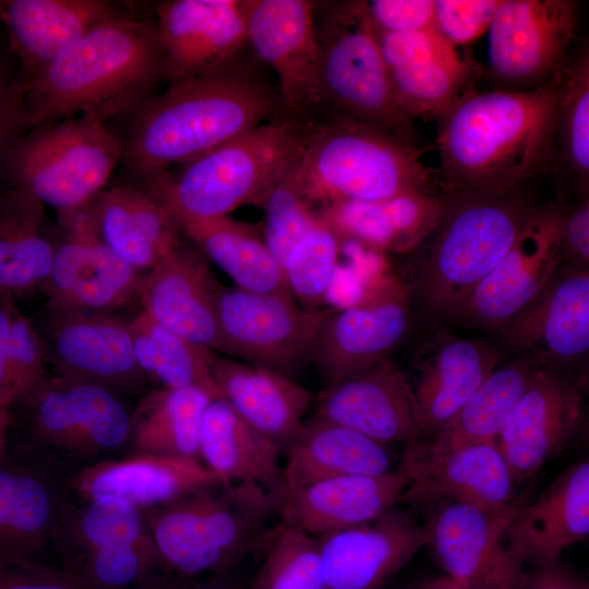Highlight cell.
I'll use <instances>...</instances> for the list:
<instances>
[{"label": "cell", "mask_w": 589, "mask_h": 589, "mask_svg": "<svg viewBox=\"0 0 589 589\" xmlns=\"http://www.w3.org/2000/svg\"><path fill=\"white\" fill-rule=\"evenodd\" d=\"M269 72L247 46L229 60L146 98L129 111L121 139L124 170L144 184L286 115Z\"/></svg>", "instance_id": "obj_1"}, {"label": "cell", "mask_w": 589, "mask_h": 589, "mask_svg": "<svg viewBox=\"0 0 589 589\" xmlns=\"http://www.w3.org/2000/svg\"><path fill=\"white\" fill-rule=\"evenodd\" d=\"M565 72L530 91L460 96L437 119L444 193H505L550 175Z\"/></svg>", "instance_id": "obj_2"}, {"label": "cell", "mask_w": 589, "mask_h": 589, "mask_svg": "<svg viewBox=\"0 0 589 589\" xmlns=\"http://www.w3.org/2000/svg\"><path fill=\"white\" fill-rule=\"evenodd\" d=\"M161 81L165 58L155 21L107 22L23 86L25 132L81 116L106 121L139 106Z\"/></svg>", "instance_id": "obj_3"}, {"label": "cell", "mask_w": 589, "mask_h": 589, "mask_svg": "<svg viewBox=\"0 0 589 589\" xmlns=\"http://www.w3.org/2000/svg\"><path fill=\"white\" fill-rule=\"evenodd\" d=\"M443 196L434 228L414 249L420 255L412 285L406 287L428 311L455 320L509 250L534 205L525 189Z\"/></svg>", "instance_id": "obj_4"}, {"label": "cell", "mask_w": 589, "mask_h": 589, "mask_svg": "<svg viewBox=\"0 0 589 589\" xmlns=\"http://www.w3.org/2000/svg\"><path fill=\"white\" fill-rule=\"evenodd\" d=\"M315 123L290 115L264 122L141 185L177 219H208L241 206H261L273 185L302 156Z\"/></svg>", "instance_id": "obj_5"}, {"label": "cell", "mask_w": 589, "mask_h": 589, "mask_svg": "<svg viewBox=\"0 0 589 589\" xmlns=\"http://www.w3.org/2000/svg\"><path fill=\"white\" fill-rule=\"evenodd\" d=\"M280 498L253 483H216L142 509L165 568L182 578L225 574L269 529Z\"/></svg>", "instance_id": "obj_6"}, {"label": "cell", "mask_w": 589, "mask_h": 589, "mask_svg": "<svg viewBox=\"0 0 589 589\" xmlns=\"http://www.w3.org/2000/svg\"><path fill=\"white\" fill-rule=\"evenodd\" d=\"M421 154L381 125L325 117L312 129L298 163V178L313 206H321L320 213L336 202L432 193L435 170L422 163Z\"/></svg>", "instance_id": "obj_7"}, {"label": "cell", "mask_w": 589, "mask_h": 589, "mask_svg": "<svg viewBox=\"0 0 589 589\" xmlns=\"http://www.w3.org/2000/svg\"><path fill=\"white\" fill-rule=\"evenodd\" d=\"M11 414L22 446L67 478L110 459L129 440L130 412L117 393L58 373L16 398Z\"/></svg>", "instance_id": "obj_8"}, {"label": "cell", "mask_w": 589, "mask_h": 589, "mask_svg": "<svg viewBox=\"0 0 589 589\" xmlns=\"http://www.w3.org/2000/svg\"><path fill=\"white\" fill-rule=\"evenodd\" d=\"M313 20L323 118L368 121L388 129L416 149L426 151L413 119L394 97L365 1H315Z\"/></svg>", "instance_id": "obj_9"}, {"label": "cell", "mask_w": 589, "mask_h": 589, "mask_svg": "<svg viewBox=\"0 0 589 589\" xmlns=\"http://www.w3.org/2000/svg\"><path fill=\"white\" fill-rule=\"evenodd\" d=\"M122 158V141L106 121L87 116L39 125L9 149L1 180L24 190L58 216L88 205Z\"/></svg>", "instance_id": "obj_10"}, {"label": "cell", "mask_w": 589, "mask_h": 589, "mask_svg": "<svg viewBox=\"0 0 589 589\" xmlns=\"http://www.w3.org/2000/svg\"><path fill=\"white\" fill-rule=\"evenodd\" d=\"M51 549L89 589H142L165 568L143 513L116 497L67 501Z\"/></svg>", "instance_id": "obj_11"}, {"label": "cell", "mask_w": 589, "mask_h": 589, "mask_svg": "<svg viewBox=\"0 0 589 589\" xmlns=\"http://www.w3.org/2000/svg\"><path fill=\"white\" fill-rule=\"evenodd\" d=\"M580 13L575 0H501L488 29L494 88L530 91L563 74L580 45Z\"/></svg>", "instance_id": "obj_12"}, {"label": "cell", "mask_w": 589, "mask_h": 589, "mask_svg": "<svg viewBox=\"0 0 589 589\" xmlns=\"http://www.w3.org/2000/svg\"><path fill=\"white\" fill-rule=\"evenodd\" d=\"M330 310L300 308L293 297L221 286L216 353L291 378L310 362Z\"/></svg>", "instance_id": "obj_13"}, {"label": "cell", "mask_w": 589, "mask_h": 589, "mask_svg": "<svg viewBox=\"0 0 589 589\" xmlns=\"http://www.w3.org/2000/svg\"><path fill=\"white\" fill-rule=\"evenodd\" d=\"M423 514L428 544L445 575L461 589H521L524 566L513 557L504 530L517 500L507 510L490 514L432 495ZM410 500V501H411Z\"/></svg>", "instance_id": "obj_14"}, {"label": "cell", "mask_w": 589, "mask_h": 589, "mask_svg": "<svg viewBox=\"0 0 589 589\" xmlns=\"http://www.w3.org/2000/svg\"><path fill=\"white\" fill-rule=\"evenodd\" d=\"M411 321L406 285L394 276H382L356 302L330 311L318 329L310 362L327 386L388 359L406 337Z\"/></svg>", "instance_id": "obj_15"}, {"label": "cell", "mask_w": 589, "mask_h": 589, "mask_svg": "<svg viewBox=\"0 0 589 589\" xmlns=\"http://www.w3.org/2000/svg\"><path fill=\"white\" fill-rule=\"evenodd\" d=\"M60 233L41 289L46 310L109 313L137 294L140 272L103 242L87 205L59 216Z\"/></svg>", "instance_id": "obj_16"}, {"label": "cell", "mask_w": 589, "mask_h": 589, "mask_svg": "<svg viewBox=\"0 0 589 589\" xmlns=\"http://www.w3.org/2000/svg\"><path fill=\"white\" fill-rule=\"evenodd\" d=\"M315 1L253 0L248 46L271 72L285 111L305 122L323 118Z\"/></svg>", "instance_id": "obj_17"}, {"label": "cell", "mask_w": 589, "mask_h": 589, "mask_svg": "<svg viewBox=\"0 0 589 589\" xmlns=\"http://www.w3.org/2000/svg\"><path fill=\"white\" fill-rule=\"evenodd\" d=\"M565 263L556 203L534 206L509 250L455 320L500 328L527 306Z\"/></svg>", "instance_id": "obj_18"}, {"label": "cell", "mask_w": 589, "mask_h": 589, "mask_svg": "<svg viewBox=\"0 0 589 589\" xmlns=\"http://www.w3.org/2000/svg\"><path fill=\"white\" fill-rule=\"evenodd\" d=\"M585 377L541 365L496 445L515 483L533 477L577 436L585 419Z\"/></svg>", "instance_id": "obj_19"}, {"label": "cell", "mask_w": 589, "mask_h": 589, "mask_svg": "<svg viewBox=\"0 0 589 589\" xmlns=\"http://www.w3.org/2000/svg\"><path fill=\"white\" fill-rule=\"evenodd\" d=\"M35 327L55 373L117 394L145 384L147 376L136 362L128 322L109 313L45 310Z\"/></svg>", "instance_id": "obj_20"}, {"label": "cell", "mask_w": 589, "mask_h": 589, "mask_svg": "<svg viewBox=\"0 0 589 589\" xmlns=\"http://www.w3.org/2000/svg\"><path fill=\"white\" fill-rule=\"evenodd\" d=\"M397 469L409 483L407 501L432 495L490 514L503 513L517 501L496 442L446 447L419 438L404 444Z\"/></svg>", "instance_id": "obj_21"}, {"label": "cell", "mask_w": 589, "mask_h": 589, "mask_svg": "<svg viewBox=\"0 0 589 589\" xmlns=\"http://www.w3.org/2000/svg\"><path fill=\"white\" fill-rule=\"evenodd\" d=\"M316 540L324 589H382L428 544L422 522L400 504Z\"/></svg>", "instance_id": "obj_22"}, {"label": "cell", "mask_w": 589, "mask_h": 589, "mask_svg": "<svg viewBox=\"0 0 589 589\" xmlns=\"http://www.w3.org/2000/svg\"><path fill=\"white\" fill-rule=\"evenodd\" d=\"M375 34L394 97L412 119H438L480 73L434 27Z\"/></svg>", "instance_id": "obj_23"}, {"label": "cell", "mask_w": 589, "mask_h": 589, "mask_svg": "<svg viewBox=\"0 0 589 589\" xmlns=\"http://www.w3.org/2000/svg\"><path fill=\"white\" fill-rule=\"evenodd\" d=\"M253 0H168L154 5L168 84L205 72L248 46Z\"/></svg>", "instance_id": "obj_24"}, {"label": "cell", "mask_w": 589, "mask_h": 589, "mask_svg": "<svg viewBox=\"0 0 589 589\" xmlns=\"http://www.w3.org/2000/svg\"><path fill=\"white\" fill-rule=\"evenodd\" d=\"M313 406V418L385 445L424 438L404 372L389 359L324 386Z\"/></svg>", "instance_id": "obj_25"}, {"label": "cell", "mask_w": 589, "mask_h": 589, "mask_svg": "<svg viewBox=\"0 0 589 589\" xmlns=\"http://www.w3.org/2000/svg\"><path fill=\"white\" fill-rule=\"evenodd\" d=\"M507 345L561 370L589 349V272L563 264L543 290L500 327Z\"/></svg>", "instance_id": "obj_26"}, {"label": "cell", "mask_w": 589, "mask_h": 589, "mask_svg": "<svg viewBox=\"0 0 589 589\" xmlns=\"http://www.w3.org/2000/svg\"><path fill=\"white\" fill-rule=\"evenodd\" d=\"M486 341L440 329L430 335L402 371L424 438H431L500 364Z\"/></svg>", "instance_id": "obj_27"}, {"label": "cell", "mask_w": 589, "mask_h": 589, "mask_svg": "<svg viewBox=\"0 0 589 589\" xmlns=\"http://www.w3.org/2000/svg\"><path fill=\"white\" fill-rule=\"evenodd\" d=\"M131 16H135L132 5L125 1H0V20L17 60L23 86L96 27Z\"/></svg>", "instance_id": "obj_28"}, {"label": "cell", "mask_w": 589, "mask_h": 589, "mask_svg": "<svg viewBox=\"0 0 589 589\" xmlns=\"http://www.w3.org/2000/svg\"><path fill=\"white\" fill-rule=\"evenodd\" d=\"M70 498L67 477L23 446L0 461V554L41 560Z\"/></svg>", "instance_id": "obj_29"}, {"label": "cell", "mask_w": 589, "mask_h": 589, "mask_svg": "<svg viewBox=\"0 0 589 589\" xmlns=\"http://www.w3.org/2000/svg\"><path fill=\"white\" fill-rule=\"evenodd\" d=\"M589 533V462L564 469L531 503L521 501L504 530L509 553L522 566L557 563Z\"/></svg>", "instance_id": "obj_30"}, {"label": "cell", "mask_w": 589, "mask_h": 589, "mask_svg": "<svg viewBox=\"0 0 589 589\" xmlns=\"http://www.w3.org/2000/svg\"><path fill=\"white\" fill-rule=\"evenodd\" d=\"M220 287L202 255L180 244L142 277L137 297L156 322L216 353Z\"/></svg>", "instance_id": "obj_31"}, {"label": "cell", "mask_w": 589, "mask_h": 589, "mask_svg": "<svg viewBox=\"0 0 589 589\" xmlns=\"http://www.w3.org/2000/svg\"><path fill=\"white\" fill-rule=\"evenodd\" d=\"M409 483L396 469L341 476L283 493L278 522L312 537L372 520L407 501Z\"/></svg>", "instance_id": "obj_32"}, {"label": "cell", "mask_w": 589, "mask_h": 589, "mask_svg": "<svg viewBox=\"0 0 589 589\" xmlns=\"http://www.w3.org/2000/svg\"><path fill=\"white\" fill-rule=\"evenodd\" d=\"M216 483L221 482L200 458L154 454L110 458L67 478L72 498L116 497L141 510Z\"/></svg>", "instance_id": "obj_33"}, {"label": "cell", "mask_w": 589, "mask_h": 589, "mask_svg": "<svg viewBox=\"0 0 589 589\" xmlns=\"http://www.w3.org/2000/svg\"><path fill=\"white\" fill-rule=\"evenodd\" d=\"M87 212L99 239L139 272L151 271L181 244L170 207L141 187L103 190Z\"/></svg>", "instance_id": "obj_34"}, {"label": "cell", "mask_w": 589, "mask_h": 589, "mask_svg": "<svg viewBox=\"0 0 589 589\" xmlns=\"http://www.w3.org/2000/svg\"><path fill=\"white\" fill-rule=\"evenodd\" d=\"M212 375L220 398L284 452L300 431L315 395L284 374L215 353Z\"/></svg>", "instance_id": "obj_35"}, {"label": "cell", "mask_w": 589, "mask_h": 589, "mask_svg": "<svg viewBox=\"0 0 589 589\" xmlns=\"http://www.w3.org/2000/svg\"><path fill=\"white\" fill-rule=\"evenodd\" d=\"M280 447L243 420L223 398L208 404L199 456L223 484L253 483L281 498Z\"/></svg>", "instance_id": "obj_36"}, {"label": "cell", "mask_w": 589, "mask_h": 589, "mask_svg": "<svg viewBox=\"0 0 589 589\" xmlns=\"http://www.w3.org/2000/svg\"><path fill=\"white\" fill-rule=\"evenodd\" d=\"M284 452V492L335 477L396 470L387 445L313 417Z\"/></svg>", "instance_id": "obj_37"}, {"label": "cell", "mask_w": 589, "mask_h": 589, "mask_svg": "<svg viewBox=\"0 0 589 589\" xmlns=\"http://www.w3.org/2000/svg\"><path fill=\"white\" fill-rule=\"evenodd\" d=\"M444 196L407 192L389 199L327 205L320 213L342 238L396 253L413 251L434 228Z\"/></svg>", "instance_id": "obj_38"}, {"label": "cell", "mask_w": 589, "mask_h": 589, "mask_svg": "<svg viewBox=\"0 0 589 589\" xmlns=\"http://www.w3.org/2000/svg\"><path fill=\"white\" fill-rule=\"evenodd\" d=\"M57 243L40 201L11 185L0 192V294L41 288Z\"/></svg>", "instance_id": "obj_39"}, {"label": "cell", "mask_w": 589, "mask_h": 589, "mask_svg": "<svg viewBox=\"0 0 589 589\" xmlns=\"http://www.w3.org/2000/svg\"><path fill=\"white\" fill-rule=\"evenodd\" d=\"M178 221L181 231L238 288L291 296L280 263L255 227L228 216Z\"/></svg>", "instance_id": "obj_40"}, {"label": "cell", "mask_w": 589, "mask_h": 589, "mask_svg": "<svg viewBox=\"0 0 589 589\" xmlns=\"http://www.w3.org/2000/svg\"><path fill=\"white\" fill-rule=\"evenodd\" d=\"M213 398L197 387L160 386L146 393L130 413L131 455L200 458L202 421Z\"/></svg>", "instance_id": "obj_41"}, {"label": "cell", "mask_w": 589, "mask_h": 589, "mask_svg": "<svg viewBox=\"0 0 589 589\" xmlns=\"http://www.w3.org/2000/svg\"><path fill=\"white\" fill-rule=\"evenodd\" d=\"M540 366L528 356L498 364L428 440L446 447L496 442Z\"/></svg>", "instance_id": "obj_42"}, {"label": "cell", "mask_w": 589, "mask_h": 589, "mask_svg": "<svg viewBox=\"0 0 589 589\" xmlns=\"http://www.w3.org/2000/svg\"><path fill=\"white\" fill-rule=\"evenodd\" d=\"M128 326L136 362L146 376L164 387H197L220 398L212 375L215 352L190 342L143 310Z\"/></svg>", "instance_id": "obj_43"}, {"label": "cell", "mask_w": 589, "mask_h": 589, "mask_svg": "<svg viewBox=\"0 0 589 589\" xmlns=\"http://www.w3.org/2000/svg\"><path fill=\"white\" fill-rule=\"evenodd\" d=\"M551 175L557 187L589 191V53L585 43L564 75Z\"/></svg>", "instance_id": "obj_44"}, {"label": "cell", "mask_w": 589, "mask_h": 589, "mask_svg": "<svg viewBox=\"0 0 589 589\" xmlns=\"http://www.w3.org/2000/svg\"><path fill=\"white\" fill-rule=\"evenodd\" d=\"M260 546L263 557L249 589H324L315 537L278 522Z\"/></svg>", "instance_id": "obj_45"}, {"label": "cell", "mask_w": 589, "mask_h": 589, "mask_svg": "<svg viewBox=\"0 0 589 589\" xmlns=\"http://www.w3.org/2000/svg\"><path fill=\"white\" fill-rule=\"evenodd\" d=\"M47 364L35 324L0 294V395L15 400L48 374Z\"/></svg>", "instance_id": "obj_46"}, {"label": "cell", "mask_w": 589, "mask_h": 589, "mask_svg": "<svg viewBox=\"0 0 589 589\" xmlns=\"http://www.w3.org/2000/svg\"><path fill=\"white\" fill-rule=\"evenodd\" d=\"M341 237L321 216L297 242L281 267L291 296L310 309H317L325 299L337 268Z\"/></svg>", "instance_id": "obj_47"}, {"label": "cell", "mask_w": 589, "mask_h": 589, "mask_svg": "<svg viewBox=\"0 0 589 589\" xmlns=\"http://www.w3.org/2000/svg\"><path fill=\"white\" fill-rule=\"evenodd\" d=\"M299 160L273 185L260 206L264 211L263 239L280 265L321 217L299 182Z\"/></svg>", "instance_id": "obj_48"}, {"label": "cell", "mask_w": 589, "mask_h": 589, "mask_svg": "<svg viewBox=\"0 0 589 589\" xmlns=\"http://www.w3.org/2000/svg\"><path fill=\"white\" fill-rule=\"evenodd\" d=\"M501 0H434V28L452 45H467L489 29Z\"/></svg>", "instance_id": "obj_49"}, {"label": "cell", "mask_w": 589, "mask_h": 589, "mask_svg": "<svg viewBox=\"0 0 589 589\" xmlns=\"http://www.w3.org/2000/svg\"><path fill=\"white\" fill-rule=\"evenodd\" d=\"M0 589H89L61 567L0 554Z\"/></svg>", "instance_id": "obj_50"}, {"label": "cell", "mask_w": 589, "mask_h": 589, "mask_svg": "<svg viewBox=\"0 0 589 589\" xmlns=\"http://www.w3.org/2000/svg\"><path fill=\"white\" fill-rule=\"evenodd\" d=\"M24 133V91L20 70L11 64L0 44V180L9 149Z\"/></svg>", "instance_id": "obj_51"}, {"label": "cell", "mask_w": 589, "mask_h": 589, "mask_svg": "<svg viewBox=\"0 0 589 589\" xmlns=\"http://www.w3.org/2000/svg\"><path fill=\"white\" fill-rule=\"evenodd\" d=\"M365 8L377 33H408L434 27V0H372L365 1Z\"/></svg>", "instance_id": "obj_52"}, {"label": "cell", "mask_w": 589, "mask_h": 589, "mask_svg": "<svg viewBox=\"0 0 589 589\" xmlns=\"http://www.w3.org/2000/svg\"><path fill=\"white\" fill-rule=\"evenodd\" d=\"M564 188V187H560ZM570 201L557 202L562 219L565 264L588 269L589 262V191L564 188Z\"/></svg>", "instance_id": "obj_53"}, {"label": "cell", "mask_w": 589, "mask_h": 589, "mask_svg": "<svg viewBox=\"0 0 589 589\" xmlns=\"http://www.w3.org/2000/svg\"><path fill=\"white\" fill-rule=\"evenodd\" d=\"M521 589H589L588 582L558 562L526 574Z\"/></svg>", "instance_id": "obj_54"}, {"label": "cell", "mask_w": 589, "mask_h": 589, "mask_svg": "<svg viewBox=\"0 0 589 589\" xmlns=\"http://www.w3.org/2000/svg\"><path fill=\"white\" fill-rule=\"evenodd\" d=\"M13 399L0 395V461L8 447V438L12 424L11 406Z\"/></svg>", "instance_id": "obj_55"}, {"label": "cell", "mask_w": 589, "mask_h": 589, "mask_svg": "<svg viewBox=\"0 0 589 589\" xmlns=\"http://www.w3.org/2000/svg\"><path fill=\"white\" fill-rule=\"evenodd\" d=\"M142 589H192V585L182 579H161L155 578Z\"/></svg>", "instance_id": "obj_56"}, {"label": "cell", "mask_w": 589, "mask_h": 589, "mask_svg": "<svg viewBox=\"0 0 589 589\" xmlns=\"http://www.w3.org/2000/svg\"><path fill=\"white\" fill-rule=\"evenodd\" d=\"M225 575L226 573L214 575V577L202 584L192 585V589H236L228 580H226Z\"/></svg>", "instance_id": "obj_57"}, {"label": "cell", "mask_w": 589, "mask_h": 589, "mask_svg": "<svg viewBox=\"0 0 589 589\" xmlns=\"http://www.w3.org/2000/svg\"><path fill=\"white\" fill-rule=\"evenodd\" d=\"M419 589H461L446 575L429 580Z\"/></svg>", "instance_id": "obj_58"}]
</instances>
